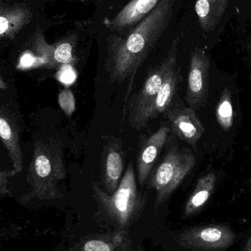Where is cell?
<instances>
[{"instance_id": "obj_6", "label": "cell", "mask_w": 251, "mask_h": 251, "mask_svg": "<svg viewBox=\"0 0 251 251\" xmlns=\"http://www.w3.org/2000/svg\"><path fill=\"white\" fill-rule=\"evenodd\" d=\"M178 42V38L174 40L168 55L162 63L149 71L140 91L128 101L127 105L128 119L131 128L135 125L148 104L156 97L167 75L171 69L176 66Z\"/></svg>"}, {"instance_id": "obj_17", "label": "cell", "mask_w": 251, "mask_h": 251, "mask_svg": "<svg viewBox=\"0 0 251 251\" xmlns=\"http://www.w3.org/2000/svg\"><path fill=\"white\" fill-rule=\"evenodd\" d=\"M124 239L115 233L109 237H89L81 242L79 246V251H116Z\"/></svg>"}, {"instance_id": "obj_24", "label": "cell", "mask_w": 251, "mask_h": 251, "mask_svg": "<svg viewBox=\"0 0 251 251\" xmlns=\"http://www.w3.org/2000/svg\"><path fill=\"white\" fill-rule=\"evenodd\" d=\"M8 28V22L4 17H0V34L4 33Z\"/></svg>"}, {"instance_id": "obj_3", "label": "cell", "mask_w": 251, "mask_h": 251, "mask_svg": "<svg viewBox=\"0 0 251 251\" xmlns=\"http://www.w3.org/2000/svg\"><path fill=\"white\" fill-rule=\"evenodd\" d=\"M92 187L99 211L114 223L117 228L115 234L125 238L126 231L140 216L147 201V194L137 188L133 164H128L113 194L109 195L97 183L93 182Z\"/></svg>"}, {"instance_id": "obj_14", "label": "cell", "mask_w": 251, "mask_h": 251, "mask_svg": "<svg viewBox=\"0 0 251 251\" xmlns=\"http://www.w3.org/2000/svg\"><path fill=\"white\" fill-rule=\"evenodd\" d=\"M215 187V178L213 176L208 175L201 178L186 202L183 211V218L188 219L193 218L201 212L210 199Z\"/></svg>"}, {"instance_id": "obj_22", "label": "cell", "mask_w": 251, "mask_h": 251, "mask_svg": "<svg viewBox=\"0 0 251 251\" xmlns=\"http://www.w3.org/2000/svg\"><path fill=\"white\" fill-rule=\"evenodd\" d=\"M239 251H251V231L242 240Z\"/></svg>"}, {"instance_id": "obj_21", "label": "cell", "mask_w": 251, "mask_h": 251, "mask_svg": "<svg viewBox=\"0 0 251 251\" xmlns=\"http://www.w3.org/2000/svg\"><path fill=\"white\" fill-rule=\"evenodd\" d=\"M16 174L14 170L12 171H1L0 170V195L7 196L10 194L9 190V179Z\"/></svg>"}, {"instance_id": "obj_11", "label": "cell", "mask_w": 251, "mask_h": 251, "mask_svg": "<svg viewBox=\"0 0 251 251\" xmlns=\"http://www.w3.org/2000/svg\"><path fill=\"white\" fill-rule=\"evenodd\" d=\"M164 116L171 123V131L178 138L192 146L196 144L203 132V127L193 109L171 104Z\"/></svg>"}, {"instance_id": "obj_7", "label": "cell", "mask_w": 251, "mask_h": 251, "mask_svg": "<svg viewBox=\"0 0 251 251\" xmlns=\"http://www.w3.org/2000/svg\"><path fill=\"white\" fill-rule=\"evenodd\" d=\"M209 60L206 54L196 50L192 54L185 100L191 108L199 109L205 102L208 87Z\"/></svg>"}, {"instance_id": "obj_9", "label": "cell", "mask_w": 251, "mask_h": 251, "mask_svg": "<svg viewBox=\"0 0 251 251\" xmlns=\"http://www.w3.org/2000/svg\"><path fill=\"white\" fill-rule=\"evenodd\" d=\"M170 131L169 127L162 126L140 144L137 156V176L138 184L141 187L149 179L155 162L168 140Z\"/></svg>"}, {"instance_id": "obj_20", "label": "cell", "mask_w": 251, "mask_h": 251, "mask_svg": "<svg viewBox=\"0 0 251 251\" xmlns=\"http://www.w3.org/2000/svg\"><path fill=\"white\" fill-rule=\"evenodd\" d=\"M218 116L222 121L224 126H230L232 122L233 110L232 107L229 101H224L221 103L218 108Z\"/></svg>"}, {"instance_id": "obj_8", "label": "cell", "mask_w": 251, "mask_h": 251, "mask_svg": "<svg viewBox=\"0 0 251 251\" xmlns=\"http://www.w3.org/2000/svg\"><path fill=\"white\" fill-rule=\"evenodd\" d=\"M125 168V153L119 140L109 142L101 155V180L102 188L112 195L119 187Z\"/></svg>"}, {"instance_id": "obj_19", "label": "cell", "mask_w": 251, "mask_h": 251, "mask_svg": "<svg viewBox=\"0 0 251 251\" xmlns=\"http://www.w3.org/2000/svg\"><path fill=\"white\" fill-rule=\"evenodd\" d=\"M56 77L57 80L60 81L62 83L65 85H71L76 80V73L71 65H66L62 66Z\"/></svg>"}, {"instance_id": "obj_13", "label": "cell", "mask_w": 251, "mask_h": 251, "mask_svg": "<svg viewBox=\"0 0 251 251\" xmlns=\"http://www.w3.org/2000/svg\"><path fill=\"white\" fill-rule=\"evenodd\" d=\"M0 140L8 151L16 174L23 168V156L19 144V131L14 121L0 104Z\"/></svg>"}, {"instance_id": "obj_10", "label": "cell", "mask_w": 251, "mask_h": 251, "mask_svg": "<svg viewBox=\"0 0 251 251\" xmlns=\"http://www.w3.org/2000/svg\"><path fill=\"white\" fill-rule=\"evenodd\" d=\"M179 71L176 66L171 69L167 75L156 97L148 104L144 111L139 118L133 128L135 130H141L147 126L148 123L152 119H156L159 115L165 113L172 102L173 99L176 94L178 84H179Z\"/></svg>"}, {"instance_id": "obj_4", "label": "cell", "mask_w": 251, "mask_h": 251, "mask_svg": "<svg viewBox=\"0 0 251 251\" xmlns=\"http://www.w3.org/2000/svg\"><path fill=\"white\" fill-rule=\"evenodd\" d=\"M246 234L229 224H209L188 227L180 231L178 246L185 251H230Z\"/></svg>"}, {"instance_id": "obj_15", "label": "cell", "mask_w": 251, "mask_h": 251, "mask_svg": "<svg viewBox=\"0 0 251 251\" xmlns=\"http://www.w3.org/2000/svg\"><path fill=\"white\" fill-rule=\"evenodd\" d=\"M228 0H197L195 9L199 23L205 31L215 29L228 7Z\"/></svg>"}, {"instance_id": "obj_2", "label": "cell", "mask_w": 251, "mask_h": 251, "mask_svg": "<svg viewBox=\"0 0 251 251\" xmlns=\"http://www.w3.org/2000/svg\"><path fill=\"white\" fill-rule=\"evenodd\" d=\"M66 176L60 140L48 138L35 142L26 172V181L30 190L26 196L27 200L51 201L63 197L59 185Z\"/></svg>"}, {"instance_id": "obj_23", "label": "cell", "mask_w": 251, "mask_h": 251, "mask_svg": "<svg viewBox=\"0 0 251 251\" xmlns=\"http://www.w3.org/2000/svg\"><path fill=\"white\" fill-rule=\"evenodd\" d=\"M35 63V59L29 54H25L21 60V64L23 67L29 68L34 66Z\"/></svg>"}, {"instance_id": "obj_5", "label": "cell", "mask_w": 251, "mask_h": 251, "mask_svg": "<svg viewBox=\"0 0 251 251\" xmlns=\"http://www.w3.org/2000/svg\"><path fill=\"white\" fill-rule=\"evenodd\" d=\"M196 159L191 152L174 147L151 174L148 186L156 193V206L163 203L178 188L194 166Z\"/></svg>"}, {"instance_id": "obj_1", "label": "cell", "mask_w": 251, "mask_h": 251, "mask_svg": "<svg viewBox=\"0 0 251 251\" xmlns=\"http://www.w3.org/2000/svg\"><path fill=\"white\" fill-rule=\"evenodd\" d=\"M176 0H160L156 7L125 36H114L107 46L105 69L112 83L128 80V100L139 68L166 30Z\"/></svg>"}, {"instance_id": "obj_18", "label": "cell", "mask_w": 251, "mask_h": 251, "mask_svg": "<svg viewBox=\"0 0 251 251\" xmlns=\"http://www.w3.org/2000/svg\"><path fill=\"white\" fill-rule=\"evenodd\" d=\"M58 103L60 108L65 114L71 116L76 109V101L75 96L70 90H63L58 96Z\"/></svg>"}, {"instance_id": "obj_12", "label": "cell", "mask_w": 251, "mask_h": 251, "mask_svg": "<svg viewBox=\"0 0 251 251\" xmlns=\"http://www.w3.org/2000/svg\"><path fill=\"white\" fill-rule=\"evenodd\" d=\"M160 0H131L114 18L106 23L114 32L130 29L141 22L157 5Z\"/></svg>"}, {"instance_id": "obj_25", "label": "cell", "mask_w": 251, "mask_h": 251, "mask_svg": "<svg viewBox=\"0 0 251 251\" xmlns=\"http://www.w3.org/2000/svg\"><path fill=\"white\" fill-rule=\"evenodd\" d=\"M7 88V85L4 79L0 76V90H6Z\"/></svg>"}, {"instance_id": "obj_16", "label": "cell", "mask_w": 251, "mask_h": 251, "mask_svg": "<svg viewBox=\"0 0 251 251\" xmlns=\"http://www.w3.org/2000/svg\"><path fill=\"white\" fill-rule=\"evenodd\" d=\"M75 43V38L72 37V38L57 44L50 52V57H49V67L53 68L55 66L62 67L66 65L72 66L75 61V57H74Z\"/></svg>"}]
</instances>
